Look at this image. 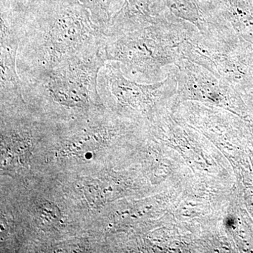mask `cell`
I'll use <instances>...</instances> for the list:
<instances>
[{"instance_id": "1", "label": "cell", "mask_w": 253, "mask_h": 253, "mask_svg": "<svg viewBox=\"0 0 253 253\" xmlns=\"http://www.w3.org/2000/svg\"><path fill=\"white\" fill-rule=\"evenodd\" d=\"M21 18L16 66L22 82L101 46L104 38L78 0H63Z\"/></svg>"}, {"instance_id": "2", "label": "cell", "mask_w": 253, "mask_h": 253, "mask_svg": "<svg viewBox=\"0 0 253 253\" xmlns=\"http://www.w3.org/2000/svg\"><path fill=\"white\" fill-rule=\"evenodd\" d=\"M101 46L63 61L34 79L22 82L23 91L39 96L63 109H101L99 73L106 64Z\"/></svg>"}, {"instance_id": "3", "label": "cell", "mask_w": 253, "mask_h": 253, "mask_svg": "<svg viewBox=\"0 0 253 253\" xmlns=\"http://www.w3.org/2000/svg\"><path fill=\"white\" fill-rule=\"evenodd\" d=\"M177 46L169 21L158 16L136 27L104 34L101 52L106 62L119 63L131 73L154 79L176 61Z\"/></svg>"}, {"instance_id": "4", "label": "cell", "mask_w": 253, "mask_h": 253, "mask_svg": "<svg viewBox=\"0 0 253 253\" xmlns=\"http://www.w3.org/2000/svg\"><path fill=\"white\" fill-rule=\"evenodd\" d=\"M1 11V96L19 97L23 83L18 74L16 59L22 21L7 10Z\"/></svg>"}, {"instance_id": "5", "label": "cell", "mask_w": 253, "mask_h": 253, "mask_svg": "<svg viewBox=\"0 0 253 253\" xmlns=\"http://www.w3.org/2000/svg\"><path fill=\"white\" fill-rule=\"evenodd\" d=\"M154 16L169 14L196 25L202 29V23L206 22V11L200 0H156Z\"/></svg>"}, {"instance_id": "6", "label": "cell", "mask_w": 253, "mask_h": 253, "mask_svg": "<svg viewBox=\"0 0 253 253\" xmlns=\"http://www.w3.org/2000/svg\"><path fill=\"white\" fill-rule=\"evenodd\" d=\"M90 13L95 24L104 33L116 13L112 9L113 0H78Z\"/></svg>"}, {"instance_id": "7", "label": "cell", "mask_w": 253, "mask_h": 253, "mask_svg": "<svg viewBox=\"0 0 253 253\" xmlns=\"http://www.w3.org/2000/svg\"><path fill=\"white\" fill-rule=\"evenodd\" d=\"M62 1L63 0H1L0 9L8 10L19 17L25 18Z\"/></svg>"}, {"instance_id": "8", "label": "cell", "mask_w": 253, "mask_h": 253, "mask_svg": "<svg viewBox=\"0 0 253 253\" xmlns=\"http://www.w3.org/2000/svg\"><path fill=\"white\" fill-rule=\"evenodd\" d=\"M36 217L42 225L51 226L59 221L61 213L56 206L45 201L37 208Z\"/></svg>"}]
</instances>
